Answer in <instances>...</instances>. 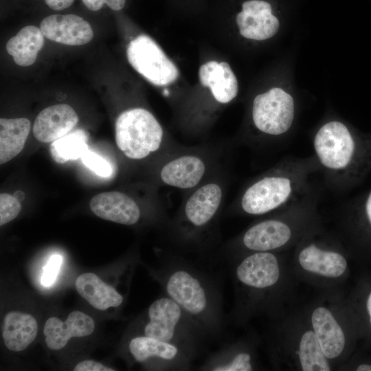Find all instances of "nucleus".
Returning a JSON list of instances; mask_svg holds the SVG:
<instances>
[{
  "mask_svg": "<svg viewBox=\"0 0 371 371\" xmlns=\"http://www.w3.org/2000/svg\"><path fill=\"white\" fill-rule=\"evenodd\" d=\"M166 296L177 303L209 339L225 328L222 295L217 281L184 258L168 254L159 275Z\"/></svg>",
  "mask_w": 371,
  "mask_h": 371,
  "instance_id": "obj_1",
  "label": "nucleus"
},
{
  "mask_svg": "<svg viewBox=\"0 0 371 371\" xmlns=\"http://www.w3.org/2000/svg\"><path fill=\"white\" fill-rule=\"evenodd\" d=\"M313 148L322 168L341 183H356L371 169V141L359 139L341 122L321 126Z\"/></svg>",
  "mask_w": 371,
  "mask_h": 371,
  "instance_id": "obj_2",
  "label": "nucleus"
},
{
  "mask_svg": "<svg viewBox=\"0 0 371 371\" xmlns=\"http://www.w3.org/2000/svg\"><path fill=\"white\" fill-rule=\"evenodd\" d=\"M224 188L218 180L203 182L192 190L171 224L175 241L186 247L200 248L221 210Z\"/></svg>",
  "mask_w": 371,
  "mask_h": 371,
  "instance_id": "obj_3",
  "label": "nucleus"
},
{
  "mask_svg": "<svg viewBox=\"0 0 371 371\" xmlns=\"http://www.w3.org/2000/svg\"><path fill=\"white\" fill-rule=\"evenodd\" d=\"M144 335L177 345L195 358L208 337L196 322L168 296L154 301L147 312Z\"/></svg>",
  "mask_w": 371,
  "mask_h": 371,
  "instance_id": "obj_4",
  "label": "nucleus"
},
{
  "mask_svg": "<svg viewBox=\"0 0 371 371\" xmlns=\"http://www.w3.org/2000/svg\"><path fill=\"white\" fill-rule=\"evenodd\" d=\"M304 175L290 165L271 170L253 181L242 192L238 205L250 215H262L292 202L301 191Z\"/></svg>",
  "mask_w": 371,
  "mask_h": 371,
  "instance_id": "obj_5",
  "label": "nucleus"
},
{
  "mask_svg": "<svg viewBox=\"0 0 371 371\" xmlns=\"http://www.w3.org/2000/svg\"><path fill=\"white\" fill-rule=\"evenodd\" d=\"M118 148L131 159H142L161 146L164 131L148 111L135 108L122 112L115 122Z\"/></svg>",
  "mask_w": 371,
  "mask_h": 371,
  "instance_id": "obj_6",
  "label": "nucleus"
},
{
  "mask_svg": "<svg viewBox=\"0 0 371 371\" xmlns=\"http://www.w3.org/2000/svg\"><path fill=\"white\" fill-rule=\"evenodd\" d=\"M131 65L151 83L163 86L179 76L175 65L148 36L142 34L133 39L126 50Z\"/></svg>",
  "mask_w": 371,
  "mask_h": 371,
  "instance_id": "obj_7",
  "label": "nucleus"
},
{
  "mask_svg": "<svg viewBox=\"0 0 371 371\" xmlns=\"http://www.w3.org/2000/svg\"><path fill=\"white\" fill-rule=\"evenodd\" d=\"M295 115L292 96L275 87L259 94L254 100L252 120L256 128L269 135L285 133L291 128Z\"/></svg>",
  "mask_w": 371,
  "mask_h": 371,
  "instance_id": "obj_8",
  "label": "nucleus"
},
{
  "mask_svg": "<svg viewBox=\"0 0 371 371\" xmlns=\"http://www.w3.org/2000/svg\"><path fill=\"white\" fill-rule=\"evenodd\" d=\"M128 350L135 361L167 370H190L196 359L177 345L146 335L132 338Z\"/></svg>",
  "mask_w": 371,
  "mask_h": 371,
  "instance_id": "obj_9",
  "label": "nucleus"
},
{
  "mask_svg": "<svg viewBox=\"0 0 371 371\" xmlns=\"http://www.w3.org/2000/svg\"><path fill=\"white\" fill-rule=\"evenodd\" d=\"M208 172L207 160L196 153H185L168 159L160 170L165 185L181 190H193L203 182Z\"/></svg>",
  "mask_w": 371,
  "mask_h": 371,
  "instance_id": "obj_10",
  "label": "nucleus"
},
{
  "mask_svg": "<svg viewBox=\"0 0 371 371\" xmlns=\"http://www.w3.org/2000/svg\"><path fill=\"white\" fill-rule=\"evenodd\" d=\"M236 280L252 290H264L273 286L280 278L276 257L269 251L252 253L243 258L235 269Z\"/></svg>",
  "mask_w": 371,
  "mask_h": 371,
  "instance_id": "obj_11",
  "label": "nucleus"
},
{
  "mask_svg": "<svg viewBox=\"0 0 371 371\" xmlns=\"http://www.w3.org/2000/svg\"><path fill=\"white\" fill-rule=\"evenodd\" d=\"M40 29L47 39L67 45H82L93 37L91 25L73 14L48 16L42 20Z\"/></svg>",
  "mask_w": 371,
  "mask_h": 371,
  "instance_id": "obj_12",
  "label": "nucleus"
},
{
  "mask_svg": "<svg viewBox=\"0 0 371 371\" xmlns=\"http://www.w3.org/2000/svg\"><path fill=\"white\" fill-rule=\"evenodd\" d=\"M91 210L98 217L119 224L132 225L141 218L137 203L129 196L116 191L102 192L90 201Z\"/></svg>",
  "mask_w": 371,
  "mask_h": 371,
  "instance_id": "obj_13",
  "label": "nucleus"
},
{
  "mask_svg": "<svg viewBox=\"0 0 371 371\" xmlns=\"http://www.w3.org/2000/svg\"><path fill=\"white\" fill-rule=\"evenodd\" d=\"M78 122V115L69 105H52L44 109L37 115L33 134L39 142H52L70 133Z\"/></svg>",
  "mask_w": 371,
  "mask_h": 371,
  "instance_id": "obj_14",
  "label": "nucleus"
},
{
  "mask_svg": "<svg viewBox=\"0 0 371 371\" xmlns=\"http://www.w3.org/2000/svg\"><path fill=\"white\" fill-rule=\"evenodd\" d=\"M94 329L95 323L91 317L80 311H73L65 322L54 317L49 318L43 333L47 346L58 350L64 348L71 337L88 336Z\"/></svg>",
  "mask_w": 371,
  "mask_h": 371,
  "instance_id": "obj_15",
  "label": "nucleus"
},
{
  "mask_svg": "<svg viewBox=\"0 0 371 371\" xmlns=\"http://www.w3.org/2000/svg\"><path fill=\"white\" fill-rule=\"evenodd\" d=\"M290 227L278 219H267L250 227L240 238L241 245L251 251H269L284 246L291 237Z\"/></svg>",
  "mask_w": 371,
  "mask_h": 371,
  "instance_id": "obj_16",
  "label": "nucleus"
},
{
  "mask_svg": "<svg viewBox=\"0 0 371 371\" xmlns=\"http://www.w3.org/2000/svg\"><path fill=\"white\" fill-rule=\"evenodd\" d=\"M199 79L204 87L210 89L213 97L219 103H229L237 95L238 82L226 62L209 61L202 65Z\"/></svg>",
  "mask_w": 371,
  "mask_h": 371,
  "instance_id": "obj_17",
  "label": "nucleus"
},
{
  "mask_svg": "<svg viewBox=\"0 0 371 371\" xmlns=\"http://www.w3.org/2000/svg\"><path fill=\"white\" fill-rule=\"evenodd\" d=\"M312 325L316 338L327 358L340 355L345 346L342 329L332 313L326 308L318 307L312 314Z\"/></svg>",
  "mask_w": 371,
  "mask_h": 371,
  "instance_id": "obj_18",
  "label": "nucleus"
},
{
  "mask_svg": "<svg viewBox=\"0 0 371 371\" xmlns=\"http://www.w3.org/2000/svg\"><path fill=\"white\" fill-rule=\"evenodd\" d=\"M37 330L36 319L30 314L12 311L7 313L3 319V339L10 350H25L36 338Z\"/></svg>",
  "mask_w": 371,
  "mask_h": 371,
  "instance_id": "obj_19",
  "label": "nucleus"
},
{
  "mask_svg": "<svg viewBox=\"0 0 371 371\" xmlns=\"http://www.w3.org/2000/svg\"><path fill=\"white\" fill-rule=\"evenodd\" d=\"M75 286L78 293L98 310L117 307L123 302L124 297L120 293L93 273L80 275Z\"/></svg>",
  "mask_w": 371,
  "mask_h": 371,
  "instance_id": "obj_20",
  "label": "nucleus"
},
{
  "mask_svg": "<svg viewBox=\"0 0 371 371\" xmlns=\"http://www.w3.org/2000/svg\"><path fill=\"white\" fill-rule=\"evenodd\" d=\"M299 262L306 271L328 278L340 276L347 267V262L342 255L322 249L315 244L301 251Z\"/></svg>",
  "mask_w": 371,
  "mask_h": 371,
  "instance_id": "obj_21",
  "label": "nucleus"
},
{
  "mask_svg": "<svg viewBox=\"0 0 371 371\" xmlns=\"http://www.w3.org/2000/svg\"><path fill=\"white\" fill-rule=\"evenodd\" d=\"M43 44L44 35L41 29L27 25L7 42L6 50L16 64L27 67L34 63Z\"/></svg>",
  "mask_w": 371,
  "mask_h": 371,
  "instance_id": "obj_22",
  "label": "nucleus"
},
{
  "mask_svg": "<svg viewBox=\"0 0 371 371\" xmlns=\"http://www.w3.org/2000/svg\"><path fill=\"white\" fill-rule=\"evenodd\" d=\"M27 118L0 119V164L11 160L23 150L30 132Z\"/></svg>",
  "mask_w": 371,
  "mask_h": 371,
  "instance_id": "obj_23",
  "label": "nucleus"
},
{
  "mask_svg": "<svg viewBox=\"0 0 371 371\" xmlns=\"http://www.w3.org/2000/svg\"><path fill=\"white\" fill-rule=\"evenodd\" d=\"M240 34L249 39L262 41L274 36L279 29V21L271 12H248L242 10L236 16Z\"/></svg>",
  "mask_w": 371,
  "mask_h": 371,
  "instance_id": "obj_24",
  "label": "nucleus"
},
{
  "mask_svg": "<svg viewBox=\"0 0 371 371\" xmlns=\"http://www.w3.org/2000/svg\"><path fill=\"white\" fill-rule=\"evenodd\" d=\"M236 346H223L208 356L200 366L207 371H250L253 369L251 355L247 351L238 350Z\"/></svg>",
  "mask_w": 371,
  "mask_h": 371,
  "instance_id": "obj_25",
  "label": "nucleus"
},
{
  "mask_svg": "<svg viewBox=\"0 0 371 371\" xmlns=\"http://www.w3.org/2000/svg\"><path fill=\"white\" fill-rule=\"evenodd\" d=\"M87 135L82 130H76L54 141L50 145L52 159L59 164L81 158L87 150Z\"/></svg>",
  "mask_w": 371,
  "mask_h": 371,
  "instance_id": "obj_26",
  "label": "nucleus"
},
{
  "mask_svg": "<svg viewBox=\"0 0 371 371\" xmlns=\"http://www.w3.org/2000/svg\"><path fill=\"white\" fill-rule=\"evenodd\" d=\"M299 357L304 371H329L326 357L313 331L306 332L300 342Z\"/></svg>",
  "mask_w": 371,
  "mask_h": 371,
  "instance_id": "obj_27",
  "label": "nucleus"
},
{
  "mask_svg": "<svg viewBox=\"0 0 371 371\" xmlns=\"http://www.w3.org/2000/svg\"><path fill=\"white\" fill-rule=\"evenodd\" d=\"M21 209L20 201L14 196L7 193L0 194V225H3L19 214Z\"/></svg>",
  "mask_w": 371,
  "mask_h": 371,
  "instance_id": "obj_28",
  "label": "nucleus"
},
{
  "mask_svg": "<svg viewBox=\"0 0 371 371\" xmlns=\"http://www.w3.org/2000/svg\"><path fill=\"white\" fill-rule=\"evenodd\" d=\"M81 159L87 168L98 176L107 177L112 173V168L109 163L89 149L84 153L81 157Z\"/></svg>",
  "mask_w": 371,
  "mask_h": 371,
  "instance_id": "obj_29",
  "label": "nucleus"
},
{
  "mask_svg": "<svg viewBox=\"0 0 371 371\" xmlns=\"http://www.w3.org/2000/svg\"><path fill=\"white\" fill-rule=\"evenodd\" d=\"M61 263L62 257L60 255H53L49 258L41 277V283L44 286H50L54 282Z\"/></svg>",
  "mask_w": 371,
  "mask_h": 371,
  "instance_id": "obj_30",
  "label": "nucleus"
},
{
  "mask_svg": "<svg viewBox=\"0 0 371 371\" xmlns=\"http://www.w3.org/2000/svg\"><path fill=\"white\" fill-rule=\"evenodd\" d=\"M243 10L248 12H271V5L261 0H250L242 5Z\"/></svg>",
  "mask_w": 371,
  "mask_h": 371,
  "instance_id": "obj_31",
  "label": "nucleus"
},
{
  "mask_svg": "<svg viewBox=\"0 0 371 371\" xmlns=\"http://www.w3.org/2000/svg\"><path fill=\"white\" fill-rule=\"evenodd\" d=\"M75 371H113V368H107L100 363L86 360L78 363L74 368Z\"/></svg>",
  "mask_w": 371,
  "mask_h": 371,
  "instance_id": "obj_32",
  "label": "nucleus"
},
{
  "mask_svg": "<svg viewBox=\"0 0 371 371\" xmlns=\"http://www.w3.org/2000/svg\"><path fill=\"white\" fill-rule=\"evenodd\" d=\"M74 0H45L48 7L54 10H62L70 7Z\"/></svg>",
  "mask_w": 371,
  "mask_h": 371,
  "instance_id": "obj_33",
  "label": "nucleus"
},
{
  "mask_svg": "<svg viewBox=\"0 0 371 371\" xmlns=\"http://www.w3.org/2000/svg\"><path fill=\"white\" fill-rule=\"evenodd\" d=\"M111 0H82L84 5L91 11L100 10L104 4H109Z\"/></svg>",
  "mask_w": 371,
  "mask_h": 371,
  "instance_id": "obj_34",
  "label": "nucleus"
},
{
  "mask_svg": "<svg viewBox=\"0 0 371 371\" xmlns=\"http://www.w3.org/2000/svg\"><path fill=\"white\" fill-rule=\"evenodd\" d=\"M363 203V210L366 218L371 226V190L364 198Z\"/></svg>",
  "mask_w": 371,
  "mask_h": 371,
  "instance_id": "obj_35",
  "label": "nucleus"
},
{
  "mask_svg": "<svg viewBox=\"0 0 371 371\" xmlns=\"http://www.w3.org/2000/svg\"><path fill=\"white\" fill-rule=\"evenodd\" d=\"M357 371H371V366L369 364H361L357 368Z\"/></svg>",
  "mask_w": 371,
  "mask_h": 371,
  "instance_id": "obj_36",
  "label": "nucleus"
},
{
  "mask_svg": "<svg viewBox=\"0 0 371 371\" xmlns=\"http://www.w3.org/2000/svg\"><path fill=\"white\" fill-rule=\"evenodd\" d=\"M367 309H368V313H369L370 322V324H371V293L369 295V297H368V301H367Z\"/></svg>",
  "mask_w": 371,
  "mask_h": 371,
  "instance_id": "obj_37",
  "label": "nucleus"
},
{
  "mask_svg": "<svg viewBox=\"0 0 371 371\" xmlns=\"http://www.w3.org/2000/svg\"><path fill=\"white\" fill-rule=\"evenodd\" d=\"M164 94L165 95H168L169 94V91L167 89H165L164 91Z\"/></svg>",
  "mask_w": 371,
  "mask_h": 371,
  "instance_id": "obj_38",
  "label": "nucleus"
}]
</instances>
